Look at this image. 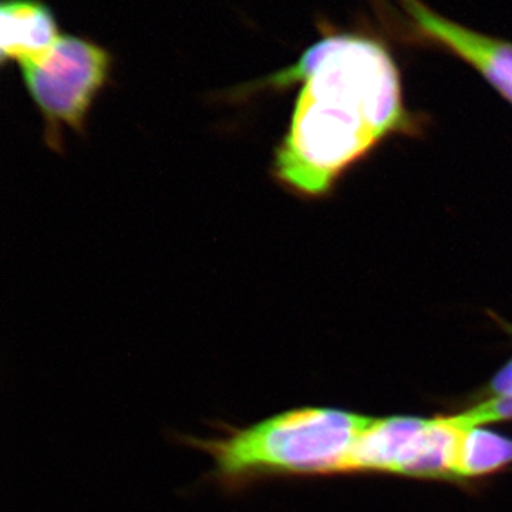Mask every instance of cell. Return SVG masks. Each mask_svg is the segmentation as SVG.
<instances>
[{"label": "cell", "mask_w": 512, "mask_h": 512, "mask_svg": "<svg viewBox=\"0 0 512 512\" xmlns=\"http://www.w3.org/2000/svg\"><path fill=\"white\" fill-rule=\"evenodd\" d=\"M301 84L291 123L275 151L274 175L303 197H322L340 175L410 124L400 73L372 37L336 33L309 47L288 69L238 94Z\"/></svg>", "instance_id": "6da1fadb"}, {"label": "cell", "mask_w": 512, "mask_h": 512, "mask_svg": "<svg viewBox=\"0 0 512 512\" xmlns=\"http://www.w3.org/2000/svg\"><path fill=\"white\" fill-rule=\"evenodd\" d=\"M373 417L330 407H298L245 427L220 423V436H180L207 454V480L227 494L265 481L349 473L350 458Z\"/></svg>", "instance_id": "7a4b0ae2"}, {"label": "cell", "mask_w": 512, "mask_h": 512, "mask_svg": "<svg viewBox=\"0 0 512 512\" xmlns=\"http://www.w3.org/2000/svg\"><path fill=\"white\" fill-rule=\"evenodd\" d=\"M19 66L45 117L47 144L60 150L63 128L82 133L94 100L109 82L110 53L93 40L63 35L45 56Z\"/></svg>", "instance_id": "3957f363"}, {"label": "cell", "mask_w": 512, "mask_h": 512, "mask_svg": "<svg viewBox=\"0 0 512 512\" xmlns=\"http://www.w3.org/2000/svg\"><path fill=\"white\" fill-rule=\"evenodd\" d=\"M412 39L441 47L470 64L512 104V42L441 16L423 0H396Z\"/></svg>", "instance_id": "277c9868"}, {"label": "cell", "mask_w": 512, "mask_h": 512, "mask_svg": "<svg viewBox=\"0 0 512 512\" xmlns=\"http://www.w3.org/2000/svg\"><path fill=\"white\" fill-rule=\"evenodd\" d=\"M427 423L429 419L412 416L373 419L357 441L350 458L349 473L376 471L402 476L414 444Z\"/></svg>", "instance_id": "5b68a950"}, {"label": "cell", "mask_w": 512, "mask_h": 512, "mask_svg": "<svg viewBox=\"0 0 512 512\" xmlns=\"http://www.w3.org/2000/svg\"><path fill=\"white\" fill-rule=\"evenodd\" d=\"M59 29L52 10L42 0H3L0 8L2 60L18 64L45 56Z\"/></svg>", "instance_id": "8992f818"}, {"label": "cell", "mask_w": 512, "mask_h": 512, "mask_svg": "<svg viewBox=\"0 0 512 512\" xmlns=\"http://www.w3.org/2000/svg\"><path fill=\"white\" fill-rule=\"evenodd\" d=\"M512 464V439L503 434L468 427L461 440L457 480L481 478Z\"/></svg>", "instance_id": "52a82bcc"}, {"label": "cell", "mask_w": 512, "mask_h": 512, "mask_svg": "<svg viewBox=\"0 0 512 512\" xmlns=\"http://www.w3.org/2000/svg\"><path fill=\"white\" fill-rule=\"evenodd\" d=\"M512 400V359L505 363L485 387V399Z\"/></svg>", "instance_id": "ba28073f"}, {"label": "cell", "mask_w": 512, "mask_h": 512, "mask_svg": "<svg viewBox=\"0 0 512 512\" xmlns=\"http://www.w3.org/2000/svg\"><path fill=\"white\" fill-rule=\"evenodd\" d=\"M507 329L510 330L511 335H512V326H507Z\"/></svg>", "instance_id": "9c48e42d"}]
</instances>
